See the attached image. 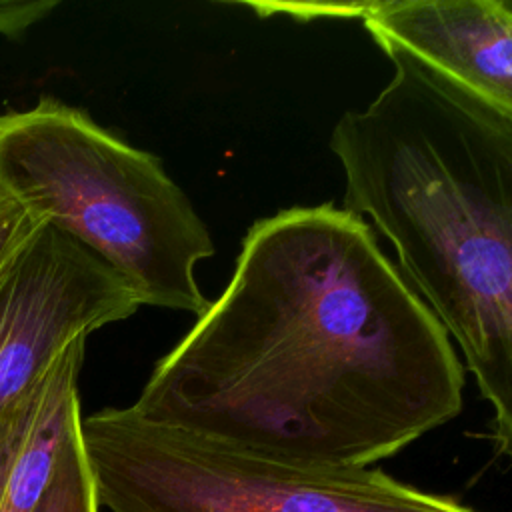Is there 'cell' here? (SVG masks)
Instances as JSON below:
<instances>
[{"label":"cell","mask_w":512,"mask_h":512,"mask_svg":"<svg viewBox=\"0 0 512 512\" xmlns=\"http://www.w3.org/2000/svg\"><path fill=\"white\" fill-rule=\"evenodd\" d=\"M82 440L110 512H476L378 468L258 456L134 406L82 418Z\"/></svg>","instance_id":"4"},{"label":"cell","mask_w":512,"mask_h":512,"mask_svg":"<svg viewBox=\"0 0 512 512\" xmlns=\"http://www.w3.org/2000/svg\"><path fill=\"white\" fill-rule=\"evenodd\" d=\"M140 306L106 262L44 224L0 276V420L72 342Z\"/></svg>","instance_id":"5"},{"label":"cell","mask_w":512,"mask_h":512,"mask_svg":"<svg viewBox=\"0 0 512 512\" xmlns=\"http://www.w3.org/2000/svg\"><path fill=\"white\" fill-rule=\"evenodd\" d=\"M374 42H388L512 116V0L356 2Z\"/></svg>","instance_id":"6"},{"label":"cell","mask_w":512,"mask_h":512,"mask_svg":"<svg viewBox=\"0 0 512 512\" xmlns=\"http://www.w3.org/2000/svg\"><path fill=\"white\" fill-rule=\"evenodd\" d=\"M56 6V0H0V36L20 38Z\"/></svg>","instance_id":"10"},{"label":"cell","mask_w":512,"mask_h":512,"mask_svg":"<svg viewBox=\"0 0 512 512\" xmlns=\"http://www.w3.org/2000/svg\"><path fill=\"white\" fill-rule=\"evenodd\" d=\"M34 512H100L82 428L66 444L54 476Z\"/></svg>","instance_id":"8"},{"label":"cell","mask_w":512,"mask_h":512,"mask_svg":"<svg viewBox=\"0 0 512 512\" xmlns=\"http://www.w3.org/2000/svg\"><path fill=\"white\" fill-rule=\"evenodd\" d=\"M44 224L0 186V276Z\"/></svg>","instance_id":"9"},{"label":"cell","mask_w":512,"mask_h":512,"mask_svg":"<svg viewBox=\"0 0 512 512\" xmlns=\"http://www.w3.org/2000/svg\"><path fill=\"white\" fill-rule=\"evenodd\" d=\"M462 388L448 332L372 226L316 204L252 224L132 406L258 456L370 468L458 416Z\"/></svg>","instance_id":"1"},{"label":"cell","mask_w":512,"mask_h":512,"mask_svg":"<svg viewBox=\"0 0 512 512\" xmlns=\"http://www.w3.org/2000/svg\"><path fill=\"white\" fill-rule=\"evenodd\" d=\"M378 46L390 80L330 136L344 208L392 244L460 348L512 460V116L402 48Z\"/></svg>","instance_id":"2"},{"label":"cell","mask_w":512,"mask_h":512,"mask_svg":"<svg viewBox=\"0 0 512 512\" xmlns=\"http://www.w3.org/2000/svg\"><path fill=\"white\" fill-rule=\"evenodd\" d=\"M86 338L72 342L0 420V512H34L82 428L78 380Z\"/></svg>","instance_id":"7"},{"label":"cell","mask_w":512,"mask_h":512,"mask_svg":"<svg viewBox=\"0 0 512 512\" xmlns=\"http://www.w3.org/2000/svg\"><path fill=\"white\" fill-rule=\"evenodd\" d=\"M0 186L120 274L142 306L206 312L196 266L212 236L158 156L42 96L0 114Z\"/></svg>","instance_id":"3"}]
</instances>
